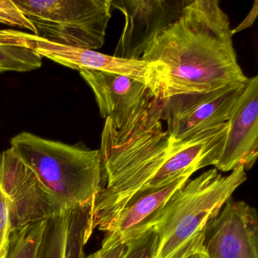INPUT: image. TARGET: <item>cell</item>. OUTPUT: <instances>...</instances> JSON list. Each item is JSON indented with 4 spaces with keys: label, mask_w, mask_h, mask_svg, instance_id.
<instances>
[{
    "label": "cell",
    "mask_w": 258,
    "mask_h": 258,
    "mask_svg": "<svg viewBox=\"0 0 258 258\" xmlns=\"http://www.w3.org/2000/svg\"><path fill=\"white\" fill-rule=\"evenodd\" d=\"M43 66V57L28 48L0 43V73L28 72Z\"/></svg>",
    "instance_id": "cell-14"
},
{
    "label": "cell",
    "mask_w": 258,
    "mask_h": 258,
    "mask_svg": "<svg viewBox=\"0 0 258 258\" xmlns=\"http://www.w3.org/2000/svg\"><path fill=\"white\" fill-rule=\"evenodd\" d=\"M11 232L8 199L0 188V258L7 257Z\"/></svg>",
    "instance_id": "cell-18"
},
{
    "label": "cell",
    "mask_w": 258,
    "mask_h": 258,
    "mask_svg": "<svg viewBox=\"0 0 258 258\" xmlns=\"http://www.w3.org/2000/svg\"><path fill=\"white\" fill-rule=\"evenodd\" d=\"M93 203L61 210L46 220L36 258H86L84 247L94 231Z\"/></svg>",
    "instance_id": "cell-12"
},
{
    "label": "cell",
    "mask_w": 258,
    "mask_h": 258,
    "mask_svg": "<svg viewBox=\"0 0 258 258\" xmlns=\"http://www.w3.org/2000/svg\"><path fill=\"white\" fill-rule=\"evenodd\" d=\"M188 0H111L125 24L114 56L141 58L149 45L182 14Z\"/></svg>",
    "instance_id": "cell-7"
},
{
    "label": "cell",
    "mask_w": 258,
    "mask_h": 258,
    "mask_svg": "<svg viewBox=\"0 0 258 258\" xmlns=\"http://www.w3.org/2000/svg\"><path fill=\"white\" fill-rule=\"evenodd\" d=\"M0 23L28 30L35 35L37 34L34 25L27 19L13 0H0Z\"/></svg>",
    "instance_id": "cell-17"
},
{
    "label": "cell",
    "mask_w": 258,
    "mask_h": 258,
    "mask_svg": "<svg viewBox=\"0 0 258 258\" xmlns=\"http://www.w3.org/2000/svg\"><path fill=\"white\" fill-rule=\"evenodd\" d=\"M0 43L32 49L40 56L49 58L74 70L111 72L134 78L147 86L155 79V66L141 59H126L105 55L97 51L57 44L35 34L15 30H0Z\"/></svg>",
    "instance_id": "cell-6"
},
{
    "label": "cell",
    "mask_w": 258,
    "mask_h": 258,
    "mask_svg": "<svg viewBox=\"0 0 258 258\" xmlns=\"http://www.w3.org/2000/svg\"><path fill=\"white\" fill-rule=\"evenodd\" d=\"M246 179L243 167L228 176L214 168L177 190L155 226L158 244L154 258H187L204 250L208 226Z\"/></svg>",
    "instance_id": "cell-3"
},
{
    "label": "cell",
    "mask_w": 258,
    "mask_h": 258,
    "mask_svg": "<svg viewBox=\"0 0 258 258\" xmlns=\"http://www.w3.org/2000/svg\"><path fill=\"white\" fill-rule=\"evenodd\" d=\"M46 220L11 232L6 258H36Z\"/></svg>",
    "instance_id": "cell-15"
},
{
    "label": "cell",
    "mask_w": 258,
    "mask_h": 258,
    "mask_svg": "<svg viewBox=\"0 0 258 258\" xmlns=\"http://www.w3.org/2000/svg\"><path fill=\"white\" fill-rule=\"evenodd\" d=\"M0 188L8 199L12 232L61 211L11 148L0 153Z\"/></svg>",
    "instance_id": "cell-8"
},
{
    "label": "cell",
    "mask_w": 258,
    "mask_h": 258,
    "mask_svg": "<svg viewBox=\"0 0 258 258\" xmlns=\"http://www.w3.org/2000/svg\"><path fill=\"white\" fill-rule=\"evenodd\" d=\"M184 176L143 196L123 210L107 229L102 246L129 243L155 227L172 196L188 182Z\"/></svg>",
    "instance_id": "cell-13"
},
{
    "label": "cell",
    "mask_w": 258,
    "mask_h": 258,
    "mask_svg": "<svg viewBox=\"0 0 258 258\" xmlns=\"http://www.w3.org/2000/svg\"><path fill=\"white\" fill-rule=\"evenodd\" d=\"M187 258H204V250L196 252V253L190 255V256H188Z\"/></svg>",
    "instance_id": "cell-21"
},
{
    "label": "cell",
    "mask_w": 258,
    "mask_h": 258,
    "mask_svg": "<svg viewBox=\"0 0 258 258\" xmlns=\"http://www.w3.org/2000/svg\"><path fill=\"white\" fill-rule=\"evenodd\" d=\"M258 14V1L255 0L254 4H253V7L250 10V13L247 15V17L245 18L244 21L237 27L235 29L232 30V34H236L239 31H243L246 28H249L253 25L254 21L256 20Z\"/></svg>",
    "instance_id": "cell-20"
},
{
    "label": "cell",
    "mask_w": 258,
    "mask_h": 258,
    "mask_svg": "<svg viewBox=\"0 0 258 258\" xmlns=\"http://www.w3.org/2000/svg\"><path fill=\"white\" fill-rule=\"evenodd\" d=\"M79 73L93 90L102 117L109 119L116 128L121 127L139 108L155 97L147 85L125 75L93 70Z\"/></svg>",
    "instance_id": "cell-11"
},
{
    "label": "cell",
    "mask_w": 258,
    "mask_h": 258,
    "mask_svg": "<svg viewBox=\"0 0 258 258\" xmlns=\"http://www.w3.org/2000/svg\"><path fill=\"white\" fill-rule=\"evenodd\" d=\"M204 250L209 258H258V217L244 202H227L208 226Z\"/></svg>",
    "instance_id": "cell-9"
},
{
    "label": "cell",
    "mask_w": 258,
    "mask_h": 258,
    "mask_svg": "<svg viewBox=\"0 0 258 258\" xmlns=\"http://www.w3.org/2000/svg\"><path fill=\"white\" fill-rule=\"evenodd\" d=\"M129 243L102 246L101 249L87 258H123L126 254Z\"/></svg>",
    "instance_id": "cell-19"
},
{
    "label": "cell",
    "mask_w": 258,
    "mask_h": 258,
    "mask_svg": "<svg viewBox=\"0 0 258 258\" xmlns=\"http://www.w3.org/2000/svg\"><path fill=\"white\" fill-rule=\"evenodd\" d=\"M11 149L59 209L93 203L104 187L100 151L82 142L69 145L22 132L12 139Z\"/></svg>",
    "instance_id": "cell-2"
},
{
    "label": "cell",
    "mask_w": 258,
    "mask_h": 258,
    "mask_svg": "<svg viewBox=\"0 0 258 258\" xmlns=\"http://www.w3.org/2000/svg\"><path fill=\"white\" fill-rule=\"evenodd\" d=\"M227 133L216 169L249 170L258 155V77L247 78L227 120Z\"/></svg>",
    "instance_id": "cell-10"
},
{
    "label": "cell",
    "mask_w": 258,
    "mask_h": 258,
    "mask_svg": "<svg viewBox=\"0 0 258 258\" xmlns=\"http://www.w3.org/2000/svg\"><path fill=\"white\" fill-rule=\"evenodd\" d=\"M158 244V233L155 227L134 241H130L123 258H154Z\"/></svg>",
    "instance_id": "cell-16"
},
{
    "label": "cell",
    "mask_w": 258,
    "mask_h": 258,
    "mask_svg": "<svg viewBox=\"0 0 258 258\" xmlns=\"http://www.w3.org/2000/svg\"><path fill=\"white\" fill-rule=\"evenodd\" d=\"M204 251H205V250H204ZM205 255H206V253H205ZM206 258H209V257H208V256H207V255H206Z\"/></svg>",
    "instance_id": "cell-23"
},
{
    "label": "cell",
    "mask_w": 258,
    "mask_h": 258,
    "mask_svg": "<svg viewBox=\"0 0 258 258\" xmlns=\"http://www.w3.org/2000/svg\"><path fill=\"white\" fill-rule=\"evenodd\" d=\"M48 41L95 50L105 43L111 0H13Z\"/></svg>",
    "instance_id": "cell-4"
},
{
    "label": "cell",
    "mask_w": 258,
    "mask_h": 258,
    "mask_svg": "<svg viewBox=\"0 0 258 258\" xmlns=\"http://www.w3.org/2000/svg\"><path fill=\"white\" fill-rule=\"evenodd\" d=\"M244 84H232L206 93L176 95L160 99V118L173 143L226 123Z\"/></svg>",
    "instance_id": "cell-5"
},
{
    "label": "cell",
    "mask_w": 258,
    "mask_h": 258,
    "mask_svg": "<svg viewBox=\"0 0 258 258\" xmlns=\"http://www.w3.org/2000/svg\"><path fill=\"white\" fill-rule=\"evenodd\" d=\"M204 258H206V255H205V251H204Z\"/></svg>",
    "instance_id": "cell-22"
},
{
    "label": "cell",
    "mask_w": 258,
    "mask_h": 258,
    "mask_svg": "<svg viewBox=\"0 0 258 258\" xmlns=\"http://www.w3.org/2000/svg\"><path fill=\"white\" fill-rule=\"evenodd\" d=\"M229 17L217 0H188L180 17L140 59L162 64V98L206 93L247 78L237 60Z\"/></svg>",
    "instance_id": "cell-1"
}]
</instances>
